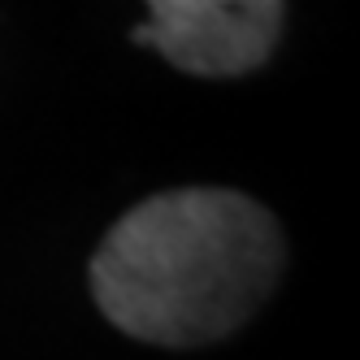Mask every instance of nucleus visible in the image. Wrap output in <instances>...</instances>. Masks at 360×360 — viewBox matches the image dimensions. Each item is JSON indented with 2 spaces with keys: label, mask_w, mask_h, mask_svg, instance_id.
<instances>
[{
  "label": "nucleus",
  "mask_w": 360,
  "mask_h": 360,
  "mask_svg": "<svg viewBox=\"0 0 360 360\" xmlns=\"http://www.w3.org/2000/svg\"><path fill=\"white\" fill-rule=\"evenodd\" d=\"M282 269L278 221L221 187H183L122 213L91 256V295L143 343L195 347L243 326Z\"/></svg>",
  "instance_id": "1"
},
{
  "label": "nucleus",
  "mask_w": 360,
  "mask_h": 360,
  "mask_svg": "<svg viewBox=\"0 0 360 360\" xmlns=\"http://www.w3.org/2000/svg\"><path fill=\"white\" fill-rule=\"evenodd\" d=\"M278 27L282 0H148L135 44H152L187 74L230 79L269 57Z\"/></svg>",
  "instance_id": "2"
}]
</instances>
